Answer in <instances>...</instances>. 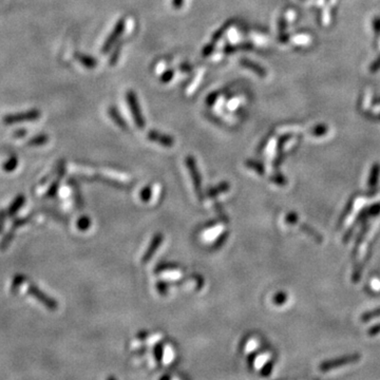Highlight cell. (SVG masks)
<instances>
[{"instance_id":"obj_10","label":"cell","mask_w":380,"mask_h":380,"mask_svg":"<svg viewBox=\"0 0 380 380\" xmlns=\"http://www.w3.org/2000/svg\"><path fill=\"white\" fill-rule=\"evenodd\" d=\"M240 64H241L243 67L247 68V69L254 71L256 74L259 75L260 77H264V76L266 75L265 70L263 69V68H262L261 66H259L258 64L252 62V60H249V59H247V58H242V59L240 60Z\"/></svg>"},{"instance_id":"obj_31","label":"cell","mask_w":380,"mask_h":380,"mask_svg":"<svg viewBox=\"0 0 380 380\" xmlns=\"http://www.w3.org/2000/svg\"><path fill=\"white\" fill-rule=\"evenodd\" d=\"M24 280H25V278L22 277V276H20V275H18V276L15 277L14 280H13V283H12V292H14L15 290H16V288H17L22 282H24Z\"/></svg>"},{"instance_id":"obj_19","label":"cell","mask_w":380,"mask_h":380,"mask_svg":"<svg viewBox=\"0 0 380 380\" xmlns=\"http://www.w3.org/2000/svg\"><path fill=\"white\" fill-rule=\"evenodd\" d=\"M301 229H302L303 231H305L306 233H308V234L310 235V237H313L317 242L320 243V242L323 241L322 235H321L320 233H319V232H317V231L314 229V228H311L310 226H308L307 224H302V225H301Z\"/></svg>"},{"instance_id":"obj_37","label":"cell","mask_w":380,"mask_h":380,"mask_svg":"<svg viewBox=\"0 0 380 380\" xmlns=\"http://www.w3.org/2000/svg\"><path fill=\"white\" fill-rule=\"evenodd\" d=\"M4 220H5V212L4 210H0V232H2L3 230Z\"/></svg>"},{"instance_id":"obj_24","label":"cell","mask_w":380,"mask_h":380,"mask_svg":"<svg viewBox=\"0 0 380 380\" xmlns=\"http://www.w3.org/2000/svg\"><path fill=\"white\" fill-rule=\"evenodd\" d=\"M286 300H287V295L284 292H280L276 294L275 297H273V303H275L276 305H283Z\"/></svg>"},{"instance_id":"obj_30","label":"cell","mask_w":380,"mask_h":380,"mask_svg":"<svg viewBox=\"0 0 380 380\" xmlns=\"http://www.w3.org/2000/svg\"><path fill=\"white\" fill-rule=\"evenodd\" d=\"M215 47H216V44H215V43H212V42L210 41V42L206 45V47H205V48L203 49V52H202L203 56H208V55H210L211 53L214 52Z\"/></svg>"},{"instance_id":"obj_15","label":"cell","mask_w":380,"mask_h":380,"mask_svg":"<svg viewBox=\"0 0 380 380\" xmlns=\"http://www.w3.org/2000/svg\"><path fill=\"white\" fill-rule=\"evenodd\" d=\"M233 22H234V20H233V19H230V20H228V21L226 22V24H224L222 28H220V29L218 30V31L215 33V35L212 36L211 42L216 44L218 40L221 39V38L223 37V35L225 34V32L227 31V30L229 29V28H230V27L233 25Z\"/></svg>"},{"instance_id":"obj_7","label":"cell","mask_w":380,"mask_h":380,"mask_svg":"<svg viewBox=\"0 0 380 380\" xmlns=\"http://www.w3.org/2000/svg\"><path fill=\"white\" fill-rule=\"evenodd\" d=\"M148 139L150 141H153V142L161 144V145H163L165 147H172L173 144H174V141L171 136L162 134V133H159V132L154 131V130H152L148 133Z\"/></svg>"},{"instance_id":"obj_39","label":"cell","mask_w":380,"mask_h":380,"mask_svg":"<svg viewBox=\"0 0 380 380\" xmlns=\"http://www.w3.org/2000/svg\"><path fill=\"white\" fill-rule=\"evenodd\" d=\"M183 2H184V0H172V5H173L174 9L179 10V9H181V6L183 5Z\"/></svg>"},{"instance_id":"obj_17","label":"cell","mask_w":380,"mask_h":380,"mask_svg":"<svg viewBox=\"0 0 380 380\" xmlns=\"http://www.w3.org/2000/svg\"><path fill=\"white\" fill-rule=\"evenodd\" d=\"M253 49V45L249 43H242L238 45H228V47L225 48L224 53L225 54H230V53H234L238 51H245V50H250Z\"/></svg>"},{"instance_id":"obj_2","label":"cell","mask_w":380,"mask_h":380,"mask_svg":"<svg viewBox=\"0 0 380 380\" xmlns=\"http://www.w3.org/2000/svg\"><path fill=\"white\" fill-rule=\"evenodd\" d=\"M41 113L38 109H31L26 112H18L6 114L3 117V123L5 125H13L17 123H25V121H34L40 117Z\"/></svg>"},{"instance_id":"obj_21","label":"cell","mask_w":380,"mask_h":380,"mask_svg":"<svg viewBox=\"0 0 380 380\" xmlns=\"http://www.w3.org/2000/svg\"><path fill=\"white\" fill-rule=\"evenodd\" d=\"M377 317H380V307L378 308H375L373 310H369L367 311V313H364L362 316H361V321L362 322H369L371 321L372 319L374 318H377Z\"/></svg>"},{"instance_id":"obj_16","label":"cell","mask_w":380,"mask_h":380,"mask_svg":"<svg viewBox=\"0 0 380 380\" xmlns=\"http://www.w3.org/2000/svg\"><path fill=\"white\" fill-rule=\"evenodd\" d=\"M379 174H380V166L378 164H375V165H373V167H372L369 182H368V185L370 188H373L376 186L377 182H378Z\"/></svg>"},{"instance_id":"obj_20","label":"cell","mask_w":380,"mask_h":380,"mask_svg":"<svg viewBox=\"0 0 380 380\" xmlns=\"http://www.w3.org/2000/svg\"><path fill=\"white\" fill-rule=\"evenodd\" d=\"M18 166V157L12 155L9 157V159L3 164V169L6 172H12L15 170V168Z\"/></svg>"},{"instance_id":"obj_36","label":"cell","mask_w":380,"mask_h":380,"mask_svg":"<svg viewBox=\"0 0 380 380\" xmlns=\"http://www.w3.org/2000/svg\"><path fill=\"white\" fill-rule=\"evenodd\" d=\"M141 197L143 201H148L149 197H150V188L147 187L143 190V191L141 192Z\"/></svg>"},{"instance_id":"obj_35","label":"cell","mask_w":380,"mask_h":380,"mask_svg":"<svg viewBox=\"0 0 380 380\" xmlns=\"http://www.w3.org/2000/svg\"><path fill=\"white\" fill-rule=\"evenodd\" d=\"M271 181L275 182L276 184H279V185H284L286 183V180L281 176V174H277V176L271 177Z\"/></svg>"},{"instance_id":"obj_6","label":"cell","mask_w":380,"mask_h":380,"mask_svg":"<svg viewBox=\"0 0 380 380\" xmlns=\"http://www.w3.org/2000/svg\"><path fill=\"white\" fill-rule=\"evenodd\" d=\"M186 164H187V167H188V169H189L190 176H191V178H192L196 194H197V196L201 197V195H202V192H201V178H200L199 170H197L195 159L192 156H188L186 158Z\"/></svg>"},{"instance_id":"obj_8","label":"cell","mask_w":380,"mask_h":380,"mask_svg":"<svg viewBox=\"0 0 380 380\" xmlns=\"http://www.w3.org/2000/svg\"><path fill=\"white\" fill-rule=\"evenodd\" d=\"M162 241H163V235H162V234H156L155 237L153 238V240H152L150 246H149L148 249L146 250L145 256L143 257V262H144V263H147V262L151 259L152 256L154 255L155 250L158 248L159 245H161Z\"/></svg>"},{"instance_id":"obj_26","label":"cell","mask_w":380,"mask_h":380,"mask_svg":"<svg viewBox=\"0 0 380 380\" xmlns=\"http://www.w3.org/2000/svg\"><path fill=\"white\" fill-rule=\"evenodd\" d=\"M246 165H247L248 167H250V168L255 169V170H256L258 173H259V174H264V167H263L260 163L255 162V161H248V162L246 163Z\"/></svg>"},{"instance_id":"obj_14","label":"cell","mask_w":380,"mask_h":380,"mask_svg":"<svg viewBox=\"0 0 380 380\" xmlns=\"http://www.w3.org/2000/svg\"><path fill=\"white\" fill-rule=\"evenodd\" d=\"M49 141V136L44 133H40L34 138H32L28 142V146L30 147H38V146H42L44 144H47Z\"/></svg>"},{"instance_id":"obj_18","label":"cell","mask_w":380,"mask_h":380,"mask_svg":"<svg viewBox=\"0 0 380 380\" xmlns=\"http://www.w3.org/2000/svg\"><path fill=\"white\" fill-rule=\"evenodd\" d=\"M368 231H369V225H364L362 227L361 231L359 232L358 237H357V240H356V243H355V247H354V252H353V256L357 255V253H358V249L360 247V244L362 243L364 237H366V234H367Z\"/></svg>"},{"instance_id":"obj_27","label":"cell","mask_w":380,"mask_h":380,"mask_svg":"<svg viewBox=\"0 0 380 380\" xmlns=\"http://www.w3.org/2000/svg\"><path fill=\"white\" fill-rule=\"evenodd\" d=\"M120 48H121V43H120L119 45H117V47L115 48V50L113 51L112 55H111V57H110V60H109V64H110L111 66H113V65H115V64H116L117 59H118V56H119V53H120Z\"/></svg>"},{"instance_id":"obj_5","label":"cell","mask_w":380,"mask_h":380,"mask_svg":"<svg viewBox=\"0 0 380 380\" xmlns=\"http://www.w3.org/2000/svg\"><path fill=\"white\" fill-rule=\"evenodd\" d=\"M28 292L30 295H32L34 298H36L38 301L41 302L45 307H48L49 309H56L57 308V302L53 299L48 297L43 292H41L39 288H38L36 285L30 284Z\"/></svg>"},{"instance_id":"obj_4","label":"cell","mask_w":380,"mask_h":380,"mask_svg":"<svg viewBox=\"0 0 380 380\" xmlns=\"http://www.w3.org/2000/svg\"><path fill=\"white\" fill-rule=\"evenodd\" d=\"M124 30H125V19L121 18L116 22V25H115V27H114L113 31L108 36L107 39H106L103 48H102L103 54H107V53L110 52V50L113 48V45L116 43V41L120 37V35L123 34Z\"/></svg>"},{"instance_id":"obj_29","label":"cell","mask_w":380,"mask_h":380,"mask_svg":"<svg viewBox=\"0 0 380 380\" xmlns=\"http://www.w3.org/2000/svg\"><path fill=\"white\" fill-rule=\"evenodd\" d=\"M285 222L287 224H291V225H294L298 222V215L297 214H294V212H291V214H288L286 217H285Z\"/></svg>"},{"instance_id":"obj_11","label":"cell","mask_w":380,"mask_h":380,"mask_svg":"<svg viewBox=\"0 0 380 380\" xmlns=\"http://www.w3.org/2000/svg\"><path fill=\"white\" fill-rule=\"evenodd\" d=\"M64 172H65V167H64V163H62V164H60V167H59V174H58V177H57L56 180L52 183L50 189L48 190L47 194H45V197L54 196V194L57 192L58 187H59V183H60V180H62V178H63V176H64Z\"/></svg>"},{"instance_id":"obj_38","label":"cell","mask_w":380,"mask_h":380,"mask_svg":"<svg viewBox=\"0 0 380 380\" xmlns=\"http://www.w3.org/2000/svg\"><path fill=\"white\" fill-rule=\"evenodd\" d=\"M217 97H218V93H215V94H210L208 97H207V100H206V102H207V105H214V103L216 102V100H217Z\"/></svg>"},{"instance_id":"obj_22","label":"cell","mask_w":380,"mask_h":380,"mask_svg":"<svg viewBox=\"0 0 380 380\" xmlns=\"http://www.w3.org/2000/svg\"><path fill=\"white\" fill-rule=\"evenodd\" d=\"M353 206H354V200H353V199H351V200H349V202L347 203V205H346L345 209L343 210V212H342V215H341V217H340V219H339V224H338V227H341V225L343 224L344 220H345V219L348 217V215H349V214H351V211H352V209H353Z\"/></svg>"},{"instance_id":"obj_23","label":"cell","mask_w":380,"mask_h":380,"mask_svg":"<svg viewBox=\"0 0 380 380\" xmlns=\"http://www.w3.org/2000/svg\"><path fill=\"white\" fill-rule=\"evenodd\" d=\"M228 189H229V185H228L227 183H223L221 185H219L217 188L209 190V191H208V196H215L218 193H221L223 191H226V190H228Z\"/></svg>"},{"instance_id":"obj_1","label":"cell","mask_w":380,"mask_h":380,"mask_svg":"<svg viewBox=\"0 0 380 380\" xmlns=\"http://www.w3.org/2000/svg\"><path fill=\"white\" fill-rule=\"evenodd\" d=\"M360 358L361 356L359 354H351L343 357H339V358L326 360V361H323L320 366H319V370L321 372H328L333 369H337L344 366H348V364L356 363L357 361L360 360Z\"/></svg>"},{"instance_id":"obj_9","label":"cell","mask_w":380,"mask_h":380,"mask_svg":"<svg viewBox=\"0 0 380 380\" xmlns=\"http://www.w3.org/2000/svg\"><path fill=\"white\" fill-rule=\"evenodd\" d=\"M75 57L83 67H86L87 69H94L97 65V60L90 55L82 54V53H76Z\"/></svg>"},{"instance_id":"obj_25","label":"cell","mask_w":380,"mask_h":380,"mask_svg":"<svg viewBox=\"0 0 380 380\" xmlns=\"http://www.w3.org/2000/svg\"><path fill=\"white\" fill-rule=\"evenodd\" d=\"M90 224H91V222H90V220L88 217H81L77 222V226L80 230H87Z\"/></svg>"},{"instance_id":"obj_12","label":"cell","mask_w":380,"mask_h":380,"mask_svg":"<svg viewBox=\"0 0 380 380\" xmlns=\"http://www.w3.org/2000/svg\"><path fill=\"white\" fill-rule=\"evenodd\" d=\"M25 201H26L25 195H22V194L18 195V196L16 197V199H15V200L12 202V204H11V206L9 207V209H7V216L12 217V216H14L15 214H17V211L22 207V205L25 204Z\"/></svg>"},{"instance_id":"obj_3","label":"cell","mask_w":380,"mask_h":380,"mask_svg":"<svg viewBox=\"0 0 380 380\" xmlns=\"http://www.w3.org/2000/svg\"><path fill=\"white\" fill-rule=\"evenodd\" d=\"M126 98H127L129 107H130L132 116L134 119V123L140 129H144L146 126V123H145V118H144L143 114H142L141 107H140V104L138 101V97H136V94L133 92V91H128L127 94H126Z\"/></svg>"},{"instance_id":"obj_42","label":"cell","mask_w":380,"mask_h":380,"mask_svg":"<svg viewBox=\"0 0 380 380\" xmlns=\"http://www.w3.org/2000/svg\"><path fill=\"white\" fill-rule=\"evenodd\" d=\"M181 70H182V71H184V72H188V71L191 70V67H190V66L187 65V64H183V65L181 66Z\"/></svg>"},{"instance_id":"obj_40","label":"cell","mask_w":380,"mask_h":380,"mask_svg":"<svg viewBox=\"0 0 380 380\" xmlns=\"http://www.w3.org/2000/svg\"><path fill=\"white\" fill-rule=\"evenodd\" d=\"M155 354H156L157 361H162V347H161V345H157V347L155 348Z\"/></svg>"},{"instance_id":"obj_41","label":"cell","mask_w":380,"mask_h":380,"mask_svg":"<svg viewBox=\"0 0 380 380\" xmlns=\"http://www.w3.org/2000/svg\"><path fill=\"white\" fill-rule=\"evenodd\" d=\"M28 132H27V130H25V129H20V130H17L16 132H15L14 133V135L15 136H16V138H24V136L27 134Z\"/></svg>"},{"instance_id":"obj_33","label":"cell","mask_w":380,"mask_h":380,"mask_svg":"<svg viewBox=\"0 0 380 380\" xmlns=\"http://www.w3.org/2000/svg\"><path fill=\"white\" fill-rule=\"evenodd\" d=\"M272 367H273V363L270 361L268 363H266L264 368L262 369V372H261V375L262 376H268L270 373H271V370H272Z\"/></svg>"},{"instance_id":"obj_28","label":"cell","mask_w":380,"mask_h":380,"mask_svg":"<svg viewBox=\"0 0 380 380\" xmlns=\"http://www.w3.org/2000/svg\"><path fill=\"white\" fill-rule=\"evenodd\" d=\"M368 211H369V216H372V217L378 216L380 214V203H375L372 205V206L369 207Z\"/></svg>"},{"instance_id":"obj_13","label":"cell","mask_w":380,"mask_h":380,"mask_svg":"<svg viewBox=\"0 0 380 380\" xmlns=\"http://www.w3.org/2000/svg\"><path fill=\"white\" fill-rule=\"evenodd\" d=\"M108 113H109V115L111 116V118L113 119L114 123H115L116 125H118V127H120L121 129H126L127 128L126 121L123 119V117H121V115L119 114V112L116 110L115 107L109 108Z\"/></svg>"},{"instance_id":"obj_34","label":"cell","mask_w":380,"mask_h":380,"mask_svg":"<svg viewBox=\"0 0 380 380\" xmlns=\"http://www.w3.org/2000/svg\"><path fill=\"white\" fill-rule=\"evenodd\" d=\"M378 334H380V323L372 326V328H370L368 331L369 336H376V335H378Z\"/></svg>"},{"instance_id":"obj_32","label":"cell","mask_w":380,"mask_h":380,"mask_svg":"<svg viewBox=\"0 0 380 380\" xmlns=\"http://www.w3.org/2000/svg\"><path fill=\"white\" fill-rule=\"evenodd\" d=\"M173 75H174V72H173L172 70H169V71L165 72V73L163 74L162 77H161V81H162L163 83L169 82V81L173 78Z\"/></svg>"}]
</instances>
